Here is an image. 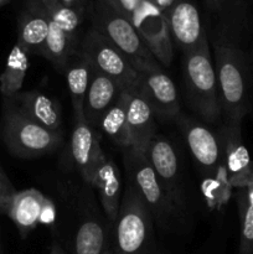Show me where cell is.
<instances>
[{
  "label": "cell",
  "mask_w": 253,
  "mask_h": 254,
  "mask_svg": "<svg viewBox=\"0 0 253 254\" xmlns=\"http://www.w3.org/2000/svg\"><path fill=\"white\" fill-rule=\"evenodd\" d=\"M221 108L228 119V127H241L247 112V79L242 52L226 32H218L213 40Z\"/></svg>",
  "instance_id": "cell-1"
},
{
  "label": "cell",
  "mask_w": 253,
  "mask_h": 254,
  "mask_svg": "<svg viewBox=\"0 0 253 254\" xmlns=\"http://www.w3.org/2000/svg\"><path fill=\"white\" fill-rule=\"evenodd\" d=\"M92 27L107 37L129 60L136 72L144 73L160 68L138 30L126 17L119 14L108 0H96Z\"/></svg>",
  "instance_id": "cell-2"
},
{
  "label": "cell",
  "mask_w": 253,
  "mask_h": 254,
  "mask_svg": "<svg viewBox=\"0 0 253 254\" xmlns=\"http://www.w3.org/2000/svg\"><path fill=\"white\" fill-rule=\"evenodd\" d=\"M114 254H163L153 243L151 212L134 185L122 197Z\"/></svg>",
  "instance_id": "cell-3"
},
{
  "label": "cell",
  "mask_w": 253,
  "mask_h": 254,
  "mask_svg": "<svg viewBox=\"0 0 253 254\" xmlns=\"http://www.w3.org/2000/svg\"><path fill=\"white\" fill-rule=\"evenodd\" d=\"M2 108V140L12 155L22 159L36 158L52 151L61 141V133L27 118L10 99L4 98Z\"/></svg>",
  "instance_id": "cell-4"
},
{
  "label": "cell",
  "mask_w": 253,
  "mask_h": 254,
  "mask_svg": "<svg viewBox=\"0 0 253 254\" xmlns=\"http://www.w3.org/2000/svg\"><path fill=\"white\" fill-rule=\"evenodd\" d=\"M184 68L191 106L206 122L213 123L220 118L222 108L208 40L195 51L185 54Z\"/></svg>",
  "instance_id": "cell-5"
},
{
  "label": "cell",
  "mask_w": 253,
  "mask_h": 254,
  "mask_svg": "<svg viewBox=\"0 0 253 254\" xmlns=\"http://www.w3.org/2000/svg\"><path fill=\"white\" fill-rule=\"evenodd\" d=\"M79 55L92 64L94 71L116 81L124 91L138 88L140 73L134 69L129 60L94 27L87 31L79 46Z\"/></svg>",
  "instance_id": "cell-6"
},
{
  "label": "cell",
  "mask_w": 253,
  "mask_h": 254,
  "mask_svg": "<svg viewBox=\"0 0 253 254\" xmlns=\"http://www.w3.org/2000/svg\"><path fill=\"white\" fill-rule=\"evenodd\" d=\"M165 15L171 39L185 54L195 51L207 41L200 12L190 0H175Z\"/></svg>",
  "instance_id": "cell-7"
},
{
  "label": "cell",
  "mask_w": 253,
  "mask_h": 254,
  "mask_svg": "<svg viewBox=\"0 0 253 254\" xmlns=\"http://www.w3.org/2000/svg\"><path fill=\"white\" fill-rule=\"evenodd\" d=\"M135 91L146 99L153 113L161 118H175L180 112L175 84L161 68L140 73Z\"/></svg>",
  "instance_id": "cell-8"
},
{
  "label": "cell",
  "mask_w": 253,
  "mask_h": 254,
  "mask_svg": "<svg viewBox=\"0 0 253 254\" xmlns=\"http://www.w3.org/2000/svg\"><path fill=\"white\" fill-rule=\"evenodd\" d=\"M71 153L84 180L93 185L99 165L106 158L98 135L86 121L76 122L71 139Z\"/></svg>",
  "instance_id": "cell-9"
},
{
  "label": "cell",
  "mask_w": 253,
  "mask_h": 254,
  "mask_svg": "<svg viewBox=\"0 0 253 254\" xmlns=\"http://www.w3.org/2000/svg\"><path fill=\"white\" fill-rule=\"evenodd\" d=\"M49 17L35 0H25L24 10L17 21V44L29 55H39L46 59Z\"/></svg>",
  "instance_id": "cell-10"
},
{
  "label": "cell",
  "mask_w": 253,
  "mask_h": 254,
  "mask_svg": "<svg viewBox=\"0 0 253 254\" xmlns=\"http://www.w3.org/2000/svg\"><path fill=\"white\" fill-rule=\"evenodd\" d=\"M130 169L134 186L145 201L150 212L159 217L168 215L170 212V203L173 201L168 197L164 189L161 188L156 173L146 156L131 154Z\"/></svg>",
  "instance_id": "cell-11"
},
{
  "label": "cell",
  "mask_w": 253,
  "mask_h": 254,
  "mask_svg": "<svg viewBox=\"0 0 253 254\" xmlns=\"http://www.w3.org/2000/svg\"><path fill=\"white\" fill-rule=\"evenodd\" d=\"M126 123L131 154L145 155L149 144L155 136L156 128L153 111L138 91H131Z\"/></svg>",
  "instance_id": "cell-12"
},
{
  "label": "cell",
  "mask_w": 253,
  "mask_h": 254,
  "mask_svg": "<svg viewBox=\"0 0 253 254\" xmlns=\"http://www.w3.org/2000/svg\"><path fill=\"white\" fill-rule=\"evenodd\" d=\"M145 156L153 166L160 181L161 188L164 189L168 197L174 203L179 202L180 200L178 188L179 163L173 145L163 136L155 135L149 144Z\"/></svg>",
  "instance_id": "cell-13"
},
{
  "label": "cell",
  "mask_w": 253,
  "mask_h": 254,
  "mask_svg": "<svg viewBox=\"0 0 253 254\" xmlns=\"http://www.w3.org/2000/svg\"><path fill=\"white\" fill-rule=\"evenodd\" d=\"M122 91L124 89L116 81L93 69L84 101V119L92 128L101 123L103 116L113 106Z\"/></svg>",
  "instance_id": "cell-14"
},
{
  "label": "cell",
  "mask_w": 253,
  "mask_h": 254,
  "mask_svg": "<svg viewBox=\"0 0 253 254\" xmlns=\"http://www.w3.org/2000/svg\"><path fill=\"white\" fill-rule=\"evenodd\" d=\"M27 118L52 131L61 133V111L59 104L39 91L20 92L7 98Z\"/></svg>",
  "instance_id": "cell-15"
},
{
  "label": "cell",
  "mask_w": 253,
  "mask_h": 254,
  "mask_svg": "<svg viewBox=\"0 0 253 254\" xmlns=\"http://www.w3.org/2000/svg\"><path fill=\"white\" fill-rule=\"evenodd\" d=\"M180 126L193 159L206 171H212L220 160L217 138L206 127L196 122L183 119Z\"/></svg>",
  "instance_id": "cell-16"
},
{
  "label": "cell",
  "mask_w": 253,
  "mask_h": 254,
  "mask_svg": "<svg viewBox=\"0 0 253 254\" xmlns=\"http://www.w3.org/2000/svg\"><path fill=\"white\" fill-rule=\"evenodd\" d=\"M99 193L103 210L111 221H117L121 207V175L113 161L104 158L94 176L93 185Z\"/></svg>",
  "instance_id": "cell-17"
},
{
  "label": "cell",
  "mask_w": 253,
  "mask_h": 254,
  "mask_svg": "<svg viewBox=\"0 0 253 254\" xmlns=\"http://www.w3.org/2000/svg\"><path fill=\"white\" fill-rule=\"evenodd\" d=\"M45 202L46 198L34 189L16 192L7 216L11 218L22 236L30 232L39 221H41Z\"/></svg>",
  "instance_id": "cell-18"
},
{
  "label": "cell",
  "mask_w": 253,
  "mask_h": 254,
  "mask_svg": "<svg viewBox=\"0 0 253 254\" xmlns=\"http://www.w3.org/2000/svg\"><path fill=\"white\" fill-rule=\"evenodd\" d=\"M241 127H228L227 139V164L232 174L231 184L237 186H247L253 181L252 163L247 149L241 143Z\"/></svg>",
  "instance_id": "cell-19"
},
{
  "label": "cell",
  "mask_w": 253,
  "mask_h": 254,
  "mask_svg": "<svg viewBox=\"0 0 253 254\" xmlns=\"http://www.w3.org/2000/svg\"><path fill=\"white\" fill-rule=\"evenodd\" d=\"M131 91H122L113 106L107 111L101 121V128L107 136L122 148H130L128 134V107Z\"/></svg>",
  "instance_id": "cell-20"
},
{
  "label": "cell",
  "mask_w": 253,
  "mask_h": 254,
  "mask_svg": "<svg viewBox=\"0 0 253 254\" xmlns=\"http://www.w3.org/2000/svg\"><path fill=\"white\" fill-rule=\"evenodd\" d=\"M29 64V52L16 42L7 56L4 71L0 74V92L4 98H12L21 92Z\"/></svg>",
  "instance_id": "cell-21"
},
{
  "label": "cell",
  "mask_w": 253,
  "mask_h": 254,
  "mask_svg": "<svg viewBox=\"0 0 253 254\" xmlns=\"http://www.w3.org/2000/svg\"><path fill=\"white\" fill-rule=\"evenodd\" d=\"M92 73H93V67L81 55H79L78 61L74 62L66 73L67 86L71 94L76 122L86 121L84 119V101H86L87 91L91 83Z\"/></svg>",
  "instance_id": "cell-22"
},
{
  "label": "cell",
  "mask_w": 253,
  "mask_h": 254,
  "mask_svg": "<svg viewBox=\"0 0 253 254\" xmlns=\"http://www.w3.org/2000/svg\"><path fill=\"white\" fill-rule=\"evenodd\" d=\"M139 35L143 39L149 51L151 52L159 64L169 66L173 61V39H171L170 30H169L166 15L151 26L139 30Z\"/></svg>",
  "instance_id": "cell-23"
},
{
  "label": "cell",
  "mask_w": 253,
  "mask_h": 254,
  "mask_svg": "<svg viewBox=\"0 0 253 254\" xmlns=\"http://www.w3.org/2000/svg\"><path fill=\"white\" fill-rule=\"evenodd\" d=\"M109 4L134 25L136 30L160 19L165 12L151 0H108Z\"/></svg>",
  "instance_id": "cell-24"
},
{
  "label": "cell",
  "mask_w": 253,
  "mask_h": 254,
  "mask_svg": "<svg viewBox=\"0 0 253 254\" xmlns=\"http://www.w3.org/2000/svg\"><path fill=\"white\" fill-rule=\"evenodd\" d=\"M106 251V231L94 220H87L79 226L74 238L76 254H103Z\"/></svg>",
  "instance_id": "cell-25"
},
{
  "label": "cell",
  "mask_w": 253,
  "mask_h": 254,
  "mask_svg": "<svg viewBox=\"0 0 253 254\" xmlns=\"http://www.w3.org/2000/svg\"><path fill=\"white\" fill-rule=\"evenodd\" d=\"M44 10L50 20L66 30L73 36H77L79 26L83 20V14L72 7L66 6L59 0H35Z\"/></svg>",
  "instance_id": "cell-26"
},
{
  "label": "cell",
  "mask_w": 253,
  "mask_h": 254,
  "mask_svg": "<svg viewBox=\"0 0 253 254\" xmlns=\"http://www.w3.org/2000/svg\"><path fill=\"white\" fill-rule=\"evenodd\" d=\"M241 213V254L253 253V181L238 197Z\"/></svg>",
  "instance_id": "cell-27"
},
{
  "label": "cell",
  "mask_w": 253,
  "mask_h": 254,
  "mask_svg": "<svg viewBox=\"0 0 253 254\" xmlns=\"http://www.w3.org/2000/svg\"><path fill=\"white\" fill-rule=\"evenodd\" d=\"M15 195H16V190L0 168V213H4V215L9 213Z\"/></svg>",
  "instance_id": "cell-28"
},
{
  "label": "cell",
  "mask_w": 253,
  "mask_h": 254,
  "mask_svg": "<svg viewBox=\"0 0 253 254\" xmlns=\"http://www.w3.org/2000/svg\"><path fill=\"white\" fill-rule=\"evenodd\" d=\"M62 4H64L66 6L72 7V9H76L78 11L83 12V2L84 0H59Z\"/></svg>",
  "instance_id": "cell-29"
},
{
  "label": "cell",
  "mask_w": 253,
  "mask_h": 254,
  "mask_svg": "<svg viewBox=\"0 0 253 254\" xmlns=\"http://www.w3.org/2000/svg\"><path fill=\"white\" fill-rule=\"evenodd\" d=\"M49 254H64L63 250H62L61 246L59 245V243H54L51 247V250H50Z\"/></svg>",
  "instance_id": "cell-30"
},
{
  "label": "cell",
  "mask_w": 253,
  "mask_h": 254,
  "mask_svg": "<svg viewBox=\"0 0 253 254\" xmlns=\"http://www.w3.org/2000/svg\"><path fill=\"white\" fill-rule=\"evenodd\" d=\"M207 1H208V4L212 5V6H217V5L220 4L221 0H207Z\"/></svg>",
  "instance_id": "cell-31"
},
{
  "label": "cell",
  "mask_w": 253,
  "mask_h": 254,
  "mask_svg": "<svg viewBox=\"0 0 253 254\" xmlns=\"http://www.w3.org/2000/svg\"><path fill=\"white\" fill-rule=\"evenodd\" d=\"M103 254H114V251H112V250H106L103 252Z\"/></svg>",
  "instance_id": "cell-32"
},
{
  "label": "cell",
  "mask_w": 253,
  "mask_h": 254,
  "mask_svg": "<svg viewBox=\"0 0 253 254\" xmlns=\"http://www.w3.org/2000/svg\"><path fill=\"white\" fill-rule=\"evenodd\" d=\"M9 1V0H0V6H1V5H4L5 2H7Z\"/></svg>",
  "instance_id": "cell-33"
},
{
  "label": "cell",
  "mask_w": 253,
  "mask_h": 254,
  "mask_svg": "<svg viewBox=\"0 0 253 254\" xmlns=\"http://www.w3.org/2000/svg\"><path fill=\"white\" fill-rule=\"evenodd\" d=\"M0 254H2V247H1V240H0Z\"/></svg>",
  "instance_id": "cell-34"
},
{
  "label": "cell",
  "mask_w": 253,
  "mask_h": 254,
  "mask_svg": "<svg viewBox=\"0 0 253 254\" xmlns=\"http://www.w3.org/2000/svg\"><path fill=\"white\" fill-rule=\"evenodd\" d=\"M252 254H253V253H252Z\"/></svg>",
  "instance_id": "cell-35"
}]
</instances>
